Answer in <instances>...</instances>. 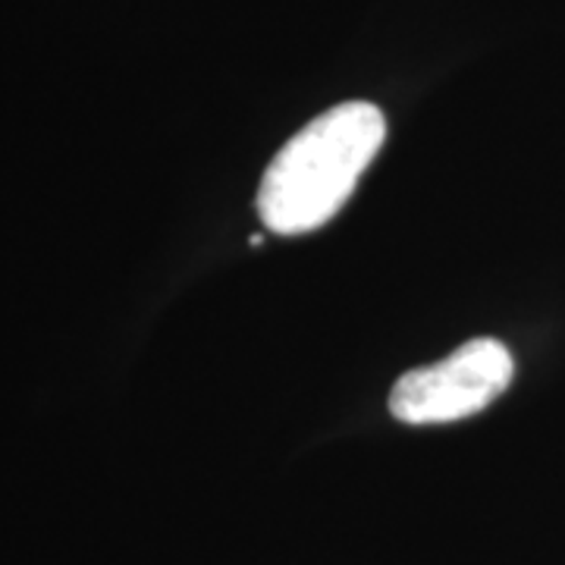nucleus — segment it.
Segmentation results:
<instances>
[{
  "label": "nucleus",
  "mask_w": 565,
  "mask_h": 565,
  "mask_svg": "<svg viewBox=\"0 0 565 565\" xmlns=\"http://www.w3.org/2000/svg\"><path fill=\"white\" fill-rule=\"evenodd\" d=\"M512 374V352L500 340L478 337L444 362L403 374L390 393V412L403 424L462 422L505 393Z\"/></svg>",
  "instance_id": "nucleus-2"
},
{
  "label": "nucleus",
  "mask_w": 565,
  "mask_h": 565,
  "mask_svg": "<svg viewBox=\"0 0 565 565\" xmlns=\"http://www.w3.org/2000/svg\"><path fill=\"white\" fill-rule=\"evenodd\" d=\"M381 107L345 102L315 117L277 151L258 189V214L270 233L302 236L330 223L384 148Z\"/></svg>",
  "instance_id": "nucleus-1"
}]
</instances>
